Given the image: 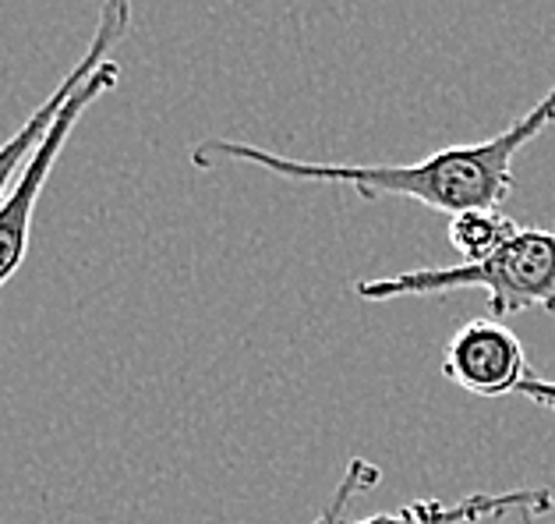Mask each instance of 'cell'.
Returning <instances> with one entry per match:
<instances>
[{"label": "cell", "instance_id": "52a82bcc", "mask_svg": "<svg viewBox=\"0 0 555 524\" xmlns=\"http://www.w3.org/2000/svg\"><path fill=\"white\" fill-rule=\"evenodd\" d=\"M517 231V220L506 217L503 209H467L450 220V245L460 252L464 266H478L489 263Z\"/></svg>", "mask_w": 555, "mask_h": 524}, {"label": "cell", "instance_id": "7a4b0ae2", "mask_svg": "<svg viewBox=\"0 0 555 524\" xmlns=\"http://www.w3.org/2000/svg\"><path fill=\"white\" fill-rule=\"evenodd\" d=\"M361 302H397V298H436L453 291H485L489 312L509 319L520 312L555 316V231L520 227L489 263L478 266H417L392 277L358 280Z\"/></svg>", "mask_w": 555, "mask_h": 524}, {"label": "cell", "instance_id": "3957f363", "mask_svg": "<svg viewBox=\"0 0 555 524\" xmlns=\"http://www.w3.org/2000/svg\"><path fill=\"white\" fill-rule=\"evenodd\" d=\"M378 478H383V472L372 461L354 457L347 464L333 500L311 524H481V521H499L506 514H548L552 510L548 489H506V493H470L453 503L428 496V500H414L400 510H386V514H372L364 521H340L358 496L378 486Z\"/></svg>", "mask_w": 555, "mask_h": 524}, {"label": "cell", "instance_id": "277c9868", "mask_svg": "<svg viewBox=\"0 0 555 524\" xmlns=\"http://www.w3.org/2000/svg\"><path fill=\"white\" fill-rule=\"evenodd\" d=\"M117 82H120V64L117 61H106L96 75L86 78V86L64 103V111L57 114V120H53L50 136L33 153L29 167L22 170L15 192L8 195L4 209H0V291H4L8 280L22 270L25 255H29L36 203H39V195H43V188L50 181V170L61 159V153H64L67 139H72L75 125L82 120V114L89 111L92 103L103 100L106 92H114Z\"/></svg>", "mask_w": 555, "mask_h": 524}, {"label": "cell", "instance_id": "5b68a950", "mask_svg": "<svg viewBox=\"0 0 555 524\" xmlns=\"http://www.w3.org/2000/svg\"><path fill=\"white\" fill-rule=\"evenodd\" d=\"M128 29H131V0H103V4H100V22H96V36H92V43L82 53V61H78L75 68L61 78V86L53 89L29 117H25V125L15 131V136L0 145V209H4L8 195L15 192V184L22 178V170L29 167L33 153L50 136L53 120H57V114L64 111V103L86 86L89 75H96L103 64L111 61V50L128 36Z\"/></svg>", "mask_w": 555, "mask_h": 524}, {"label": "cell", "instance_id": "6da1fadb", "mask_svg": "<svg viewBox=\"0 0 555 524\" xmlns=\"http://www.w3.org/2000/svg\"><path fill=\"white\" fill-rule=\"evenodd\" d=\"M555 125V82L531 111L520 114L499 136L464 145H446L417 164H311L283 153H269L262 145L237 139H206L192 150L198 170L220 164H251L276 174L283 181L336 184L350 188L364 203L383 199H414L436 213L499 209L513 195V159L524 153L541 131Z\"/></svg>", "mask_w": 555, "mask_h": 524}, {"label": "cell", "instance_id": "ba28073f", "mask_svg": "<svg viewBox=\"0 0 555 524\" xmlns=\"http://www.w3.org/2000/svg\"><path fill=\"white\" fill-rule=\"evenodd\" d=\"M520 397L534 400V405L555 411V380H541V375H531L524 386H520Z\"/></svg>", "mask_w": 555, "mask_h": 524}, {"label": "cell", "instance_id": "8992f818", "mask_svg": "<svg viewBox=\"0 0 555 524\" xmlns=\"http://www.w3.org/2000/svg\"><path fill=\"white\" fill-rule=\"evenodd\" d=\"M442 375L453 386L474 397H506L520 394L531 380L527 347L503 319H470L464 322L442 352Z\"/></svg>", "mask_w": 555, "mask_h": 524}]
</instances>
